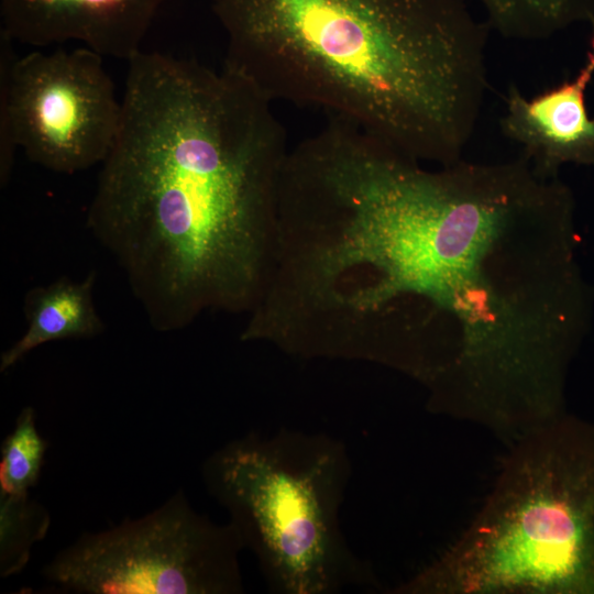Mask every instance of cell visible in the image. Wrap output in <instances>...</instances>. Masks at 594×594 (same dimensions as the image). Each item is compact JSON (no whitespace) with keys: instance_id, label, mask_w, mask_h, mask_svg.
Returning <instances> with one entry per match:
<instances>
[{"instance_id":"cell-1","label":"cell","mask_w":594,"mask_h":594,"mask_svg":"<svg viewBox=\"0 0 594 594\" xmlns=\"http://www.w3.org/2000/svg\"><path fill=\"white\" fill-rule=\"evenodd\" d=\"M86 226L153 329L251 311L275 243L288 155L272 100L238 74L141 51Z\"/></svg>"},{"instance_id":"cell-2","label":"cell","mask_w":594,"mask_h":594,"mask_svg":"<svg viewBox=\"0 0 594 594\" xmlns=\"http://www.w3.org/2000/svg\"><path fill=\"white\" fill-rule=\"evenodd\" d=\"M223 67L272 101L318 107L450 165L488 88L491 30L466 0H212Z\"/></svg>"},{"instance_id":"cell-3","label":"cell","mask_w":594,"mask_h":594,"mask_svg":"<svg viewBox=\"0 0 594 594\" xmlns=\"http://www.w3.org/2000/svg\"><path fill=\"white\" fill-rule=\"evenodd\" d=\"M393 594H594V426L565 413L509 444L468 528Z\"/></svg>"},{"instance_id":"cell-4","label":"cell","mask_w":594,"mask_h":594,"mask_svg":"<svg viewBox=\"0 0 594 594\" xmlns=\"http://www.w3.org/2000/svg\"><path fill=\"white\" fill-rule=\"evenodd\" d=\"M201 474L207 493L256 558L270 592L380 586L342 532L352 462L338 438L289 428L250 431L216 449Z\"/></svg>"},{"instance_id":"cell-5","label":"cell","mask_w":594,"mask_h":594,"mask_svg":"<svg viewBox=\"0 0 594 594\" xmlns=\"http://www.w3.org/2000/svg\"><path fill=\"white\" fill-rule=\"evenodd\" d=\"M238 530L198 513L184 491L139 518L84 532L41 570L72 594H242Z\"/></svg>"},{"instance_id":"cell-6","label":"cell","mask_w":594,"mask_h":594,"mask_svg":"<svg viewBox=\"0 0 594 594\" xmlns=\"http://www.w3.org/2000/svg\"><path fill=\"white\" fill-rule=\"evenodd\" d=\"M103 56L84 47L18 56L10 74V116L26 157L75 174L102 164L117 141L122 101Z\"/></svg>"},{"instance_id":"cell-7","label":"cell","mask_w":594,"mask_h":594,"mask_svg":"<svg viewBox=\"0 0 594 594\" xmlns=\"http://www.w3.org/2000/svg\"><path fill=\"white\" fill-rule=\"evenodd\" d=\"M166 0H0L1 30L41 47L78 41L101 56L129 61Z\"/></svg>"},{"instance_id":"cell-8","label":"cell","mask_w":594,"mask_h":594,"mask_svg":"<svg viewBox=\"0 0 594 594\" xmlns=\"http://www.w3.org/2000/svg\"><path fill=\"white\" fill-rule=\"evenodd\" d=\"M585 63L573 79L532 98L512 85L501 118L503 134L520 144L535 167L553 176L568 162L594 163V118L585 105V92L594 77V20Z\"/></svg>"},{"instance_id":"cell-9","label":"cell","mask_w":594,"mask_h":594,"mask_svg":"<svg viewBox=\"0 0 594 594\" xmlns=\"http://www.w3.org/2000/svg\"><path fill=\"white\" fill-rule=\"evenodd\" d=\"M96 272L81 280L62 277L28 290L23 311L24 334L0 356V372H7L25 355L47 342L64 339H91L105 331L94 304Z\"/></svg>"},{"instance_id":"cell-10","label":"cell","mask_w":594,"mask_h":594,"mask_svg":"<svg viewBox=\"0 0 594 594\" xmlns=\"http://www.w3.org/2000/svg\"><path fill=\"white\" fill-rule=\"evenodd\" d=\"M505 37L546 40L575 21L594 20V0H479Z\"/></svg>"},{"instance_id":"cell-11","label":"cell","mask_w":594,"mask_h":594,"mask_svg":"<svg viewBox=\"0 0 594 594\" xmlns=\"http://www.w3.org/2000/svg\"><path fill=\"white\" fill-rule=\"evenodd\" d=\"M51 526L48 510L30 493L0 492V576L21 573L33 546L43 540Z\"/></svg>"},{"instance_id":"cell-12","label":"cell","mask_w":594,"mask_h":594,"mask_svg":"<svg viewBox=\"0 0 594 594\" xmlns=\"http://www.w3.org/2000/svg\"><path fill=\"white\" fill-rule=\"evenodd\" d=\"M48 442L36 427V413L24 407L12 431L3 439L0 459V492L26 494L41 476Z\"/></svg>"},{"instance_id":"cell-13","label":"cell","mask_w":594,"mask_h":594,"mask_svg":"<svg viewBox=\"0 0 594 594\" xmlns=\"http://www.w3.org/2000/svg\"><path fill=\"white\" fill-rule=\"evenodd\" d=\"M12 37L0 29V185L9 183L16 150L10 116V74L18 57Z\"/></svg>"}]
</instances>
